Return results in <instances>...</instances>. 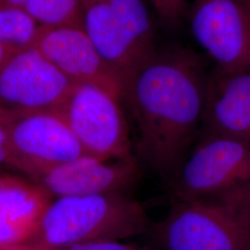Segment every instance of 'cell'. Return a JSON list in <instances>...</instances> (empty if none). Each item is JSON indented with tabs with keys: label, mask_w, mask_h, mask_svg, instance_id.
Here are the masks:
<instances>
[{
	"label": "cell",
	"mask_w": 250,
	"mask_h": 250,
	"mask_svg": "<svg viewBox=\"0 0 250 250\" xmlns=\"http://www.w3.org/2000/svg\"><path fill=\"white\" fill-rule=\"evenodd\" d=\"M198 45L223 73L250 70V2L195 0L188 12Z\"/></svg>",
	"instance_id": "cell-8"
},
{
	"label": "cell",
	"mask_w": 250,
	"mask_h": 250,
	"mask_svg": "<svg viewBox=\"0 0 250 250\" xmlns=\"http://www.w3.org/2000/svg\"><path fill=\"white\" fill-rule=\"evenodd\" d=\"M246 1H249V2H250V0H246Z\"/></svg>",
	"instance_id": "cell-23"
},
{
	"label": "cell",
	"mask_w": 250,
	"mask_h": 250,
	"mask_svg": "<svg viewBox=\"0 0 250 250\" xmlns=\"http://www.w3.org/2000/svg\"><path fill=\"white\" fill-rule=\"evenodd\" d=\"M202 134L225 136L250 146V70L210 74Z\"/></svg>",
	"instance_id": "cell-12"
},
{
	"label": "cell",
	"mask_w": 250,
	"mask_h": 250,
	"mask_svg": "<svg viewBox=\"0 0 250 250\" xmlns=\"http://www.w3.org/2000/svg\"><path fill=\"white\" fill-rule=\"evenodd\" d=\"M81 27L123 82L159 49L144 0H83Z\"/></svg>",
	"instance_id": "cell-3"
},
{
	"label": "cell",
	"mask_w": 250,
	"mask_h": 250,
	"mask_svg": "<svg viewBox=\"0 0 250 250\" xmlns=\"http://www.w3.org/2000/svg\"><path fill=\"white\" fill-rule=\"evenodd\" d=\"M161 22L169 27L177 26L187 13L188 0H149Z\"/></svg>",
	"instance_id": "cell-17"
},
{
	"label": "cell",
	"mask_w": 250,
	"mask_h": 250,
	"mask_svg": "<svg viewBox=\"0 0 250 250\" xmlns=\"http://www.w3.org/2000/svg\"><path fill=\"white\" fill-rule=\"evenodd\" d=\"M83 0H28L25 9L42 27H81Z\"/></svg>",
	"instance_id": "cell-15"
},
{
	"label": "cell",
	"mask_w": 250,
	"mask_h": 250,
	"mask_svg": "<svg viewBox=\"0 0 250 250\" xmlns=\"http://www.w3.org/2000/svg\"><path fill=\"white\" fill-rule=\"evenodd\" d=\"M72 85L36 46L17 51L0 66V115L54 111Z\"/></svg>",
	"instance_id": "cell-9"
},
{
	"label": "cell",
	"mask_w": 250,
	"mask_h": 250,
	"mask_svg": "<svg viewBox=\"0 0 250 250\" xmlns=\"http://www.w3.org/2000/svg\"><path fill=\"white\" fill-rule=\"evenodd\" d=\"M250 181V145L202 134L167 186L172 202H178L214 199Z\"/></svg>",
	"instance_id": "cell-6"
},
{
	"label": "cell",
	"mask_w": 250,
	"mask_h": 250,
	"mask_svg": "<svg viewBox=\"0 0 250 250\" xmlns=\"http://www.w3.org/2000/svg\"><path fill=\"white\" fill-rule=\"evenodd\" d=\"M149 216L130 195L56 198L31 240L57 250L83 242L125 240L147 232Z\"/></svg>",
	"instance_id": "cell-2"
},
{
	"label": "cell",
	"mask_w": 250,
	"mask_h": 250,
	"mask_svg": "<svg viewBox=\"0 0 250 250\" xmlns=\"http://www.w3.org/2000/svg\"><path fill=\"white\" fill-rule=\"evenodd\" d=\"M120 102L99 86L73 83L54 111L72 130L85 156L99 160H124L134 155Z\"/></svg>",
	"instance_id": "cell-5"
},
{
	"label": "cell",
	"mask_w": 250,
	"mask_h": 250,
	"mask_svg": "<svg viewBox=\"0 0 250 250\" xmlns=\"http://www.w3.org/2000/svg\"><path fill=\"white\" fill-rule=\"evenodd\" d=\"M134 156L124 160H99L89 156L64 163L36 179L54 198L92 195H129L141 176Z\"/></svg>",
	"instance_id": "cell-10"
},
{
	"label": "cell",
	"mask_w": 250,
	"mask_h": 250,
	"mask_svg": "<svg viewBox=\"0 0 250 250\" xmlns=\"http://www.w3.org/2000/svg\"><path fill=\"white\" fill-rule=\"evenodd\" d=\"M42 28L25 7L0 5V42L12 51L36 46Z\"/></svg>",
	"instance_id": "cell-14"
},
{
	"label": "cell",
	"mask_w": 250,
	"mask_h": 250,
	"mask_svg": "<svg viewBox=\"0 0 250 250\" xmlns=\"http://www.w3.org/2000/svg\"><path fill=\"white\" fill-rule=\"evenodd\" d=\"M28 0H0V5H10L24 7Z\"/></svg>",
	"instance_id": "cell-22"
},
{
	"label": "cell",
	"mask_w": 250,
	"mask_h": 250,
	"mask_svg": "<svg viewBox=\"0 0 250 250\" xmlns=\"http://www.w3.org/2000/svg\"><path fill=\"white\" fill-rule=\"evenodd\" d=\"M0 166L15 169V161L9 148L5 127L0 120Z\"/></svg>",
	"instance_id": "cell-19"
},
{
	"label": "cell",
	"mask_w": 250,
	"mask_h": 250,
	"mask_svg": "<svg viewBox=\"0 0 250 250\" xmlns=\"http://www.w3.org/2000/svg\"><path fill=\"white\" fill-rule=\"evenodd\" d=\"M60 250H157L152 246H138L123 240H96L83 242Z\"/></svg>",
	"instance_id": "cell-18"
},
{
	"label": "cell",
	"mask_w": 250,
	"mask_h": 250,
	"mask_svg": "<svg viewBox=\"0 0 250 250\" xmlns=\"http://www.w3.org/2000/svg\"><path fill=\"white\" fill-rule=\"evenodd\" d=\"M3 250H60L51 248L41 242L35 241V240H28L18 245L9 247L8 249Z\"/></svg>",
	"instance_id": "cell-20"
},
{
	"label": "cell",
	"mask_w": 250,
	"mask_h": 250,
	"mask_svg": "<svg viewBox=\"0 0 250 250\" xmlns=\"http://www.w3.org/2000/svg\"><path fill=\"white\" fill-rule=\"evenodd\" d=\"M13 53L15 52L0 42V66L5 62Z\"/></svg>",
	"instance_id": "cell-21"
},
{
	"label": "cell",
	"mask_w": 250,
	"mask_h": 250,
	"mask_svg": "<svg viewBox=\"0 0 250 250\" xmlns=\"http://www.w3.org/2000/svg\"><path fill=\"white\" fill-rule=\"evenodd\" d=\"M15 170L36 181L46 171L85 156L72 130L57 112L2 116Z\"/></svg>",
	"instance_id": "cell-7"
},
{
	"label": "cell",
	"mask_w": 250,
	"mask_h": 250,
	"mask_svg": "<svg viewBox=\"0 0 250 250\" xmlns=\"http://www.w3.org/2000/svg\"><path fill=\"white\" fill-rule=\"evenodd\" d=\"M213 200L226 206L236 217L250 225V181L232 188Z\"/></svg>",
	"instance_id": "cell-16"
},
{
	"label": "cell",
	"mask_w": 250,
	"mask_h": 250,
	"mask_svg": "<svg viewBox=\"0 0 250 250\" xmlns=\"http://www.w3.org/2000/svg\"><path fill=\"white\" fill-rule=\"evenodd\" d=\"M147 232L157 250H250V224L213 199L172 202Z\"/></svg>",
	"instance_id": "cell-4"
},
{
	"label": "cell",
	"mask_w": 250,
	"mask_h": 250,
	"mask_svg": "<svg viewBox=\"0 0 250 250\" xmlns=\"http://www.w3.org/2000/svg\"><path fill=\"white\" fill-rule=\"evenodd\" d=\"M52 201L30 179L0 175V250L31 240Z\"/></svg>",
	"instance_id": "cell-13"
},
{
	"label": "cell",
	"mask_w": 250,
	"mask_h": 250,
	"mask_svg": "<svg viewBox=\"0 0 250 250\" xmlns=\"http://www.w3.org/2000/svg\"><path fill=\"white\" fill-rule=\"evenodd\" d=\"M36 47L73 83H87L121 101L124 82L79 26L43 27Z\"/></svg>",
	"instance_id": "cell-11"
},
{
	"label": "cell",
	"mask_w": 250,
	"mask_h": 250,
	"mask_svg": "<svg viewBox=\"0 0 250 250\" xmlns=\"http://www.w3.org/2000/svg\"><path fill=\"white\" fill-rule=\"evenodd\" d=\"M209 76L198 54L158 49L124 82L121 101L136 130V154L167 184L201 134Z\"/></svg>",
	"instance_id": "cell-1"
}]
</instances>
